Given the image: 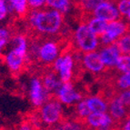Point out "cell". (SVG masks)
Listing matches in <instances>:
<instances>
[{
	"label": "cell",
	"instance_id": "6da1fadb",
	"mask_svg": "<svg viewBox=\"0 0 130 130\" xmlns=\"http://www.w3.org/2000/svg\"><path fill=\"white\" fill-rule=\"evenodd\" d=\"M26 34L28 36L54 37L64 35L72 37L73 31L65 21V15L56 9H30L25 18Z\"/></svg>",
	"mask_w": 130,
	"mask_h": 130
},
{
	"label": "cell",
	"instance_id": "7a4b0ae2",
	"mask_svg": "<svg viewBox=\"0 0 130 130\" xmlns=\"http://www.w3.org/2000/svg\"><path fill=\"white\" fill-rule=\"evenodd\" d=\"M43 128H57L66 118L62 109V103L56 95H51L49 99L40 107L37 108Z\"/></svg>",
	"mask_w": 130,
	"mask_h": 130
},
{
	"label": "cell",
	"instance_id": "3957f363",
	"mask_svg": "<svg viewBox=\"0 0 130 130\" xmlns=\"http://www.w3.org/2000/svg\"><path fill=\"white\" fill-rule=\"evenodd\" d=\"M72 42L83 53L95 51L98 47V36L89 28L87 24H80L72 36Z\"/></svg>",
	"mask_w": 130,
	"mask_h": 130
},
{
	"label": "cell",
	"instance_id": "277c9868",
	"mask_svg": "<svg viewBox=\"0 0 130 130\" xmlns=\"http://www.w3.org/2000/svg\"><path fill=\"white\" fill-rule=\"evenodd\" d=\"M126 32H130L129 23H125L122 19L108 22L105 32L99 36L100 43L102 45L101 46H108L115 43Z\"/></svg>",
	"mask_w": 130,
	"mask_h": 130
},
{
	"label": "cell",
	"instance_id": "5b68a950",
	"mask_svg": "<svg viewBox=\"0 0 130 130\" xmlns=\"http://www.w3.org/2000/svg\"><path fill=\"white\" fill-rule=\"evenodd\" d=\"M56 96L62 104L66 106H75L78 101L83 99L84 95L76 90L74 83L62 82V85L56 91Z\"/></svg>",
	"mask_w": 130,
	"mask_h": 130
},
{
	"label": "cell",
	"instance_id": "8992f818",
	"mask_svg": "<svg viewBox=\"0 0 130 130\" xmlns=\"http://www.w3.org/2000/svg\"><path fill=\"white\" fill-rule=\"evenodd\" d=\"M51 95H50L46 91L39 76L36 75L35 77H33L31 79L30 89H29V98H30V101L32 103L33 106L36 108L40 107L44 103L46 102L49 99Z\"/></svg>",
	"mask_w": 130,
	"mask_h": 130
},
{
	"label": "cell",
	"instance_id": "52a82bcc",
	"mask_svg": "<svg viewBox=\"0 0 130 130\" xmlns=\"http://www.w3.org/2000/svg\"><path fill=\"white\" fill-rule=\"evenodd\" d=\"M5 61L13 75H18L23 71H27L26 55L11 49V51L5 56Z\"/></svg>",
	"mask_w": 130,
	"mask_h": 130
},
{
	"label": "cell",
	"instance_id": "ba28073f",
	"mask_svg": "<svg viewBox=\"0 0 130 130\" xmlns=\"http://www.w3.org/2000/svg\"><path fill=\"white\" fill-rule=\"evenodd\" d=\"M83 65L87 71L90 72L92 75H95V78L98 77L106 67L101 59L99 53L95 52V51L84 53Z\"/></svg>",
	"mask_w": 130,
	"mask_h": 130
},
{
	"label": "cell",
	"instance_id": "9c48e42d",
	"mask_svg": "<svg viewBox=\"0 0 130 130\" xmlns=\"http://www.w3.org/2000/svg\"><path fill=\"white\" fill-rule=\"evenodd\" d=\"M94 17L106 20V22L114 21V20L121 19L118 9L116 7V4L110 0H104L101 4L93 12Z\"/></svg>",
	"mask_w": 130,
	"mask_h": 130
},
{
	"label": "cell",
	"instance_id": "30bf717a",
	"mask_svg": "<svg viewBox=\"0 0 130 130\" xmlns=\"http://www.w3.org/2000/svg\"><path fill=\"white\" fill-rule=\"evenodd\" d=\"M114 122L110 115L105 113L92 112L86 119L87 128L94 129H113Z\"/></svg>",
	"mask_w": 130,
	"mask_h": 130
},
{
	"label": "cell",
	"instance_id": "8fae6325",
	"mask_svg": "<svg viewBox=\"0 0 130 130\" xmlns=\"http://www.w3.org/2000/svg\"><path fill=\"white\" fill-rule=\"evenodd\" d=\"M99 55L106 67H115L117 58L120 56V50L115 42L108 46H101Z\"/></svg>",
	"mask_w": 130,
	"mask_h": 130
},
{
	"label": "cell",
	"instance_id": "7c38bea8",
	"mask_svg": "<svg viewBox=\"0 0 130 130\" xmlns=\"http://www.w3.org/2000/svg\"><path fill=\"white\" fill-rule=\"evenodd\" d=\"M104 0H73L72 6L83 13L93 14L94 10Z\"/></svg>",
	"mask_w": 130,
	"mask_h": 130
},
{
	"label": "cell",
	"instance_id": "4fadbf2b",
	"mask_svg": "<svg viewBox=\"0 0 130 130\" xmlns=\"http://www.w3.org/2000/svg\"><path fill=\"white\" fill-rule=\"evenodd\" d=\"M89 109L91 112L105 113L107 110V103L99 95H93L86 98Z\"/></svg>",
	"mask_w": 130,
	"mask_h": 130
},
{
	"label": "cell",
	"instance_id": "5bb4252c",
	"mask_svg": "<svg viewBox=\"0 0 130 130\" xmlns=\"http://www.w3.org/2000/svg\"><path fill=\"white\" fill-rule=\"evenodd\" d=\"M109 84L112 85L118 92H121V89L130 88V71L123 72L121 76L116 75L110 80H108Z\"/></svg>",
	"mask_w": 130,
	"mask_h": 130
},
{
	"label": "cell",
	"instance_id": "9a60e30c",
	"mask_svg": "<svg viewBox=\"0 0 130 130\" xmlns=\"http://www.w3.org/2000/svg\"><path fill=\"white\" fill-rule=\"evenodd\" d=\"M72 0H46L45 7L60 11L64 15L68 13L71 9Z\"/></svg>",
	"mask_w": 130,
	"mask_h": 130
},
{
	"label": "cell",
	"instance_id": "2e32d148",
	"mask_svg": "<svg viewBox=\"0 0 130 130\" xmlns=\"http://www.w3.org/2000/svg\"><path fill=\"white\" fill-rule=\"evenodd\" d=\"M87 26H89V28L95 33V35L98 36V37H99V36H101L105 32L106 26H107V23H106V20H103L101 18L93 17L88 21Z\"/></svg>",
	"mask_w": 130,
	"mask_h": 130
},
{
	"label": "cell",
	"instance_id": "e0dca14e",
	"mask_svg": "<svg viewBox=\"0 0 130 130\" xmlns=\"http://www.w3.org/2000/svg\"><path fill=\"white\" fill-rule=\"evenodd\" d=\"M119 48L120 53L123 55H130V32L124 34L118 40L116 41Z\"/></svg>",
	"mask_w": 130,
	"mask_h": 130
},
{
	"label": "cell",
	"instance_id": "ac0fdd59",
	"mask_svg": "<svg viewBox=\"0 0 130 130\" xmlns=\"http://www.w3.org/2000/svg\"><path fill=\"white\" fill-rule=\"evenodd\" d=\"M116 67L120 72L130 71V55H123L118 56Z\"/></svg>",
	"mask_w": 130,
	"mask_h": 130
},
{
	"label": "cell",
	"instance_id": "d6986e66",
	"mask_svg": "<svg viewBox=\"0 0 130 130\" xmlns=\"http://www.w3.org/2000/svg\"><path fill=\"white\" fill-rule=\"evenodd\" d=\"M117 5L120 15L123 17L126 15L130 12V0H118Z\"/></svg>",
	"mask_w": 130,
	"mask_h": 130
},
{
	"label": "cell",
	"instance_id": "ffe728a7",
	"mask_svg": "<svg viewBox=\"0 0 130 130\" xmlns=\"http://www.w3.org/2000/svg\"><path fill=\"white\" fill-rule=\"evenodd\" d=\"M118 99L130 112V88L129 90L120 92V94L118 95Z\"/></svg>",
	"mask_w": 130,
	"mask_h": 130
},
{
	"label": "cell",
	"instance_id": "44dd1931",
	"mask_svg": "<svg viewBox=\"0 0 130 130\" xmlns=\"http://www.w3.org/2000/svg\"><path fill=\"white\" fill-rule=\"evenodd\" d=\"M30 9H40L46 6V0H27Z\"/></svg>",
	"mask_w": 130,
	"mask_h": 130
},
{
	"label": "cell",
	"instance_id": "7402d4cb",
	"mask_svg": "<svg viewBox=\"0 0 130 130\" xmlns=\"http://www.w3.org/2000/svg\"><path fill=\"white\" fill-rule=\"evenodd\" d=\"M8 8H7V3L4 0H0V21L4 20L8 15Z\"/></svg>",
	"mask_w": 130,
	"mask_h": 130
},
{
	"label": "cell",
	"instance_id": "603a6c76",
	"mask_svg": "<svg viewBox=\"0 0 130 130\" xmlns=\"http://www.w3.org/2000/svg\"><path fill=\"white\" fill-rule=\"evenodd\" d=\"M122 129H126V130H130V116L127 117V119L126 120V122L124 123L123 127Z\"/></svg>",
	"mask_w": 130,
	"mask_h": 130
},
{
	"label": "cell",
	"instance_id": "cb8c5ba5",
	"mask_svg": "<svg viewBox=\"0 0 130 130\" xmlns=\"http://www.w3.org/2000/svg\"><path fill=\"white\" fill-rule=\"evenodd\" d=\"M4 47V46H2V44L0 43V55H1V52H2V48Z\"/></svg>",
	"mask_w": 130,
	"mask_h": 130
},
{
	"label": "cell",
	"instance_id": "d4e9b609",
	"mask_svg": "<svg viewBox=\"0 0 130 130\" xmlns=\"http://www.w3.org/2000/svg\"><path fill=\"white\" fill-rule=\"evenodd\" d=\"M110 1H112V2L115 3V4H117V3L118 2V0H110Z\"/></svg>",
	"mask_w": 130,
	"mask_h": 130
},
{
	"label": "cell",
	"instance_id": "484cf974",
	"mask_svg": "<svg viewBox=\"0 0 130 130\" xmlns=\"http://www.w3.org/2000/svg\"><path fill=\"white\" fill-rule=\"evenodd\" d=\"M127 18H128V20H129V21H130V12L127 14Z\"/></svg>",
	"mask_w": 130,
	"mask_h": 130
},
{
	"label": "cell",
	"instance_id": "4316f807",
	"mask_svg": "<svg viewBox=\"0 0 130 130\" xmlns=\"http://www.w3.org/2000/svg\"><path fill=\"white\" fill-rule=\"evenodd\" d=\"M4 1H5V2H6V3H7V4H8V3L10 2L11 0H4Z\"/></svg>",
	"mask_w": 130,
	"mask_h": 130
}]
</instances>
